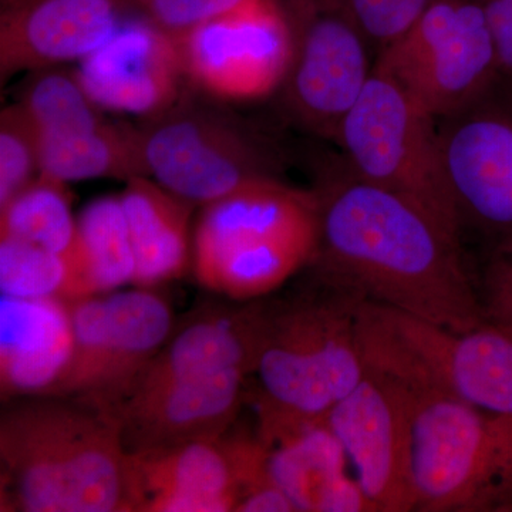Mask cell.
<instances>
[{"label": "cell", "mask_w": 512, "mask_h": 512, "mask_svg": "<svg viewBox=\"0 0 512 512\" xmlns=\"http://www.w3.org/2000/svg\"><path fill=\"white\" fill-rule=\"evenodd\" d=\"M318 241L308 275L448 329L483 325L464 239L419 202L356 177L342 158L312 187Z\"/></svg>", "instance_id": "obj_1"}, {"label": "cell", "mask_w": 512, "mask_h": 512, "mask_svg": "<svg viewBox=\"0 0 512 512\" xmlns=\"http://www.w3.org/2000/svg\"><path fill=\"white\" fill-rule=\"evenodd\" d=\"M2 511L134 512L116 414L70 399L9 400L0 414Z\"/></svg>", "instance_id": "obj_2"}, {"label": "cell", "mask_w": 512, "mask_h": 512, "mask_svg": "<svg viewBox=\"0 0 512 512\" xmlns=\"http://www.w3.org/2000/svg\"><path fill=\"white\" fill-rule=\"evenodd\" d=\"M284 298L266 296L258 376L259 439L266 446L323 421L365 379L357 332L363 299L308 275Z\"/></svg>", "instance_id": "obj_3"}, {"label": "cell", "mask_w": 512, "mask_h": 512, "mask_svg": "<svg viewBox=\"0 0 512 512\" xmlns=\"http://www.w3.org/2000/svg\"><path fill=\"white\" fill-rule=\"evenodd\" d=\"M318 241L315 194L284 178L259 181L201 207L192 272L232 301L266 298L311 261Z\"/></svg>", "instance_id": "obj_4"}, {"label": "cell", "mask_w": 512, "mask_h": 512, "mask_svg": "<svg viewBox=\"0 0 512 512\" xmlns=\"http://www.w3.org/2000/svg\"><path fill=\"white\" fill-rule=\"evenodd\" d=\"M357 332L367 369L417 392L512 417V335L485 320L458 332L362 301Z\"/></svg>", "instance_id": "obj_5"}, {"label": "cell", "mask_w": 512, "mask_h": 512, "mask_svg": "<svg viewBox=\"0 0 512 512\" xmlns=\"http://www.w3.org/2000/svg\"><path fill=\"white\" fill-rule=\"evenodd\" d=\"M403 389L413 511L510 512L512 417Z\"/></svg>", "instance_id": "obj_6"}, {"label": "cell", "mask_w": 512, "mask_h": 512, "mask_svg": "<svg viewBox=\"0 0 512 512\" xmlns=\"http://www.w3.org/2000/svg\"><path fill=\"white\" fill-rule=\"evenodd\" d=\"M227 104L190 87L138 127L148 177L198 208L284 171L274 138Z\"/></svg>", "instance_id": "obj_7"}, {"label": "cell", "mask_w": 512, "mask_h": 512, "mask_svg": "<svg viewBox=\"0 0 512 512\" xmlns=\"http://www.w3.org/2000/svg\"><path fill=\"white\" fill-rule=\"evenodd\" d=\"M333 143L356 177L419 202L460 231L444 177L439 121L389 74L375 67Z\"/></svg>", "instance_id": "obj_8"}, {"label": "cell", "mask_w": 512, "mask_h": 512, "mask_svg": "<svg viewBox=\"0 0 512 512\" xmlns=\"http://www.w3.org/2000/svg\"><path fill=\"white\" fill-rule=\"evenodd\" d=\"M73 349L49 396L70 397L116 414L167 342L175 323L156 288L69 301Z\"/></svg>", "instance_id": "obj_9"}, {"label": "cell", "mask_w": 512, "mask_h": 512, "mask_svg": "<svg viewBox=\"0 0 512 512\" xmlns=\"http://www.w3.org/2000/svg\"><path fill=\"white\" fill-rule=\"evenodd\" d=\"M375 67L437 120L470 106L500 80L483 0H431Z\"/></svg>", "instance_id": "obj_10"}, {"label": "cell", "mask_w": 512, "mask_h": 512, "mask_svg": "<svg viewBox=\"0 0 512 512\" xmlns=\"http://www.w3.org/2000/svg\"><path fill=\"white\" fill-rule=\"evenodd\" d=\"M291 37L288 69L278 90L286 117L328 141L359 99L376 52L333 0H278Z\"/></svg>", "instance_id": "obj_11"}, {"label": "cell", "mask_w": 512, "mask_h": 512, "mask_svg": "<svg viewBox=\"0 0 512 512\" xmlns=\"http://www.w3.org/2000/svg\"><path fill=\"white\" fill-rule=\"evenodd\" d=\"M439 121L444 177L461 237L487 256L512 254V86L490 92Z\"/></svg>", "instance_id": "obj_12"}, {"label": "cell", "mask_w": 512, "mask_h": 512, "mask_svg": "<svg viewBox=\"0 0 512 512\" xmlns=\"http://www.w3.org/2000/svg\"><path fill=\"white\" fill-rule=\"evenodd\" d=\"M177 40L192 89L228 104L278 93L291 55L278 0H259Z\"/></svg>", "instance_id": "obj_13"}, {"label": "cell", "mask_w": 512, "mask_h": 512, "mask_svg": "<svg viewBox=\"0 0 512 512\" xmlns=\"http://www.w3.org/2000/svg\"><path fill=\"white\" fill-rule=\"evenodd\" d=\"M325 421L375 512L413 511L409 416L402 384L367 369L365 379Z\"/></svg>", "instance_id": "obj_14"}, {"label": "cell", "mask_w": 512, "mask_h": 512, "mask_svg": "<svg viewBox=\"0 0 512 512\" xmlns=\"http://www.w3.org/2000/svg\"><path fill=\"white\" fill-rule=\"evenodd\" d=\"M76 73L101 109L144 120L170 109L191 87L178 40L136 13L80 60Z\"/></svg>", "instance_id": "obj_15"}, {"label": "cell", "mask_w": 512, "mask_h": 512, "mask_svg": "<svg viewBox=\"0 0 512 512\" xmlns=\"http://www.w3.org/2000/svg\"><path fill=\"white\" fill-rule=\"evenodd\" d=\"M130 15V0H0V82L79 63Z\"/></svg>", "instance_id": "obj_16"}, {"label": "cell", "mask_w": 512, "mask_h": 512, "mask_svg": "<svg viewBox=\"0 0 512 512\" xmlns=\"http://www.w3.org/2000/svg\"><path fill=\"white\" fill-rule=\"evenodd\" d=\"M265 305L266 298L228 299V302L207 303L190 313L181 325L174 326L126 402L171 384L221 373L254 375Z\"/></svg>", "instance_id": "obj_17"}, {"label": "cell", "mask_w": 512, "mask_h": 512, "mask_svg": "<svg viewBox=\"0 0 512 512\" xmlns=\"http://www.w3.org/2000/svg\"><path fill=\"white\" fill-rule=\"evenodd\" d=\"M227 436L128 453L134 511L237 510L238 457Z\"/></svg>", "instance_id": "obj_18"}, {"label": "cell", "mask_w": 512, "mask_h": 512, "mask_svg": "<svg viewBox=\"0 0 512 512\" xmlns=\"http://www.w3.org/2000/svg\"><path fill=\"white\" fill-rule=\"evenodd\" d=\"M247 379L221 373L128 400L117 410L127 453L227 436L241 412Z\"/></svg>", "instance_id": "obj_19"}, {"label": "cell", "mask_w": 512, "mask_h": 512, "mask_svg": "<svg viewBox=\"0 0 512 512\" xmlns=\"http://www.w3.org/2000/svg\"><path fill=\"white\" fill-rule=\"evenodd\" d=\"M69 301L16 298L0 302V392L3 403L49 396L72 357Z\"/></svg>", "instance_id": "obj_20"}, {"label": "cell", "mask_w": 512, "mask_h": 512, "mask_svg": "<svg viewBox=\"0 0 512 512\" xmlns=\"http://www.w3.org/2000/svg\"><path fill=\"white\" fill-rule=\"evenodd\" d=\"M119 197L133 248V285L158 288L184 278L192 268L198 207L147 175L128 180Z\"/></svg>", "instance_id": "obj_21"}, {"label": "cell", "mask_w": 512, "mask_h": 512, "mask_svg": "<svg viewBox=\"0 0 512 512\" xmlns=\"http://www.w3.org/2000/svg\"><path fill=\"white\" fill-rule=\"evenodd\" d=\"M268 448L272 477L296 512H375L356 478L349 476L348 457L325 420Z\"/></svg>", "instance_id": "obj_22"}, {"label": "cell", "mask_w": 512, "mask_h": 512, "mask_svg": "<svg viewBox=\"0 0 512 512\" xmlns=\"http://www.w3.org/2000/svg\"><path fill=\"white\" fill-rule=\"evenodd\" d=\"M37 143L40 174L62 183L99 178L127 183L148 177L140 130L121 121L77 133L37 136Z\"/></svg>", "instance_id": "obj_23"}, {"label": "cell", "mask_w": 512, "mask_h": 512, "mask_svg": "<svg viewBox=\"0 0 512 512\" xmlns=\"http://www.w3.org/2000/svg\"><path fill=\"white\" fill-rule=\"evenodd\" d=\"M0 239L26 242L66 258L87 279L80 254L79 228L72 211L67 184L39 174L5 207L0 208Z\"/></svg>", "instance_id": "obj_24"}, {"label": "cell", "mask_w": 512, "mask_h": 512, "mask_svg": "<svg viewBox=\"0 0 512 512\" xmlns=\"http://www.w3.org/2000/svg\"><path fill=\"white\" fill-rule=\"evenodd\" d=\"M15 103L28 117L37 136L93 130L110 121L107 111L84 89L76 69L69 66L26 73Z\"/></svg>", "instance_id": "obj_25"}, {"label": "cell", "mask_w": 512, "mask_h": 512, "mask_svg": "<svg viewBox=\"0 0 512 512\" xmlns=\"http://www.w3.org/2000/svg\"><path fill=\"white\" fill-rule=\"evenodd\" d=\"M84 272L94 295L133 285L134 255L120 197L93 200L77 217Z\"/></svg>", "instance_id": "obj_26"}, {"label": "cell", "mask_w": 512, "mask_h": 512, "mask_svg": "<svg viewBox=\"0 0 512 512\" xmlns=\"http://www.w3.org/2000/svg\"><path fill=\"white\" fill-rule=\"evenodd\" d=\"M0 289L16 298H87L89 289L63 256L13 239H0Z\"/></svg>", "instance_id": "obj_27"}, {"label": "cell", "mask_w": 512, "mask_h": 512, "mask_svg": "<svg viewBox=\"0 0 512 512\" xmlns=\"http://www.w3.org/2000/svg\"><path fill=\"white\" fill-rule=\"evenodd\" d=\"M40 174L39 143L35 128L18 104L0 113V208Z\"/></svg>", "instance_id": "obj_28"}, {"label": "cell", "mask_w": 512, "mask_h": 512, "mask_svg": "<svg viewBox=\"0 0 512 512\" xmlns=\"http://www.w3.org/2000/svg\"><path fill=\"white\" fill-rule=\"evenodd\" d=\"M369 40L376 57L399 40L431 0H333Z\"/></svg>", "instance_id": "obj_29"}, {"label": "cell", "mask_w": 512, "mask_h": 512, "mask_svg": "<svg viewBox=\"0 0 512 512\" xmlns=\"http://www.w3.org/2000/svg\"><path fill=\"white\" fill-rule=\"evenodd\" d=\"M133 13L180 39L211 20L247 8L259 0H130Z\"/></svg>", "instance_id": "obj_30"}, {"label": "cell", "mask_w": 512, "mask_h": 512, "mask_svg": "<svg viewBox=\"0 0 512 512\" xmlns=\"http://www.w3.org/2000/svg\"><path fill=\"white\" fill-rule=\"evenodd\" d=\"M478 292L485 320L512 335V254L487 256Z\"/></svg>", "instance_id": "obj_31"}, {"label": "cell", "mask_w": 512, "mask_h": 512, "mask_svg": "<svg viewBox=\"0 0 512 512\" xmlns=\"http://www.w3.org/2000/svg\"><path fill=\"white\" fill-rule=\"evenodd\" d=\"M493 30L500 79L512 86V0H483Z\"/></svg>", "instance_id": "obj_32"}, {"label": "cell", "mask_w": 512, "mask_h": 512, "mask_svg": "<svg viewBox=\"0 0 512 512\" xmlns=\"http://www.w3.org/2000/svg\"><path fill=\"white\" fill-rule=\"evenodd\" d=\"M510 512H512V508H511V511H510Z\"/></svg>", "instance_id": "obj_33"}]
</instances>
